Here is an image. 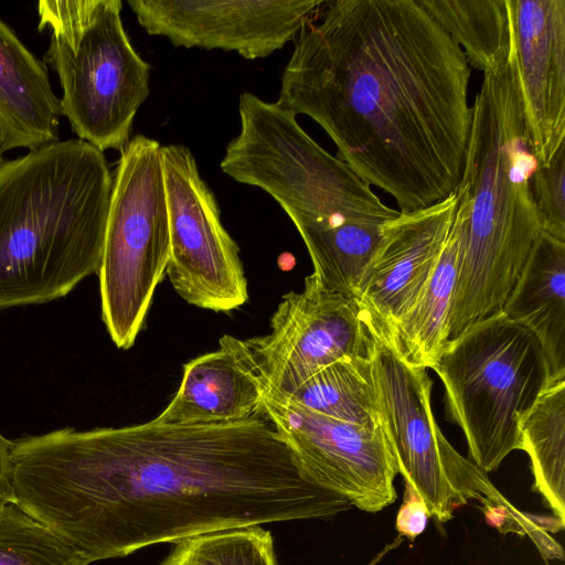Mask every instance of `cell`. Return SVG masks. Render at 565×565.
Wrapping results in <instances>:
<instances>
[{
  "label": "cell",
  "mask_w": 565,
  "mask_h": 565,
  "mask_svg": "<svg viewBox=\"0 0 565 565\" xmlns=\"http://www.w3.org/2000/svg\"><path fill=\"white\" fill-rule=\"evenodd\" d=\"M14 503L88 563L352 508L259 411L239 422L63 428L12 441Z\"/></svg>",
  "instance_id": "1"
},
{
  "label": "cell",
  "mask_w": 565,
  "mask_h": 565,
  "mask_svg": "<svg viewBox=\"0 0 565 565\" xmlns=\"http://www.w3.org/2000/svg\"><path fill=\"white\" fill-rule=\"evenodd\" d=\"M302 25L278 100L313 119L338 158L399 212L458 184L470 126V66L419 0H334Z\"/></svg>",
  "instance_id": "2"
},
{
  "label": "cell",
  "mask_w": 565,
  "mask_h": 565,
  "mask_svg": "<svg viewBox=\"0 0 565 565\" xmlns=\"http://www.w3.org/2000/svg\"><path fill=\"white\" fill-rule=\"evenodd\" d=\"M524 118L514 46L483 74L471 107L454 191L459 260L449 338L501 311L541 234L532 190L537 169Z\"/></svg>",
  "instance_id": "3"
},
{
  "label": "cell",
  "mask_w": 565,
  "mask_h": 565,
  "mask_svg": "<svg viewBox=\"0 0 565 565\" xmlns=\"http://www.w3.org/2000/svg\"><path fill=\"white\" fill-rule=\"evenodd\" d=\"M238 114L241 129L225 149L221 170L274 198L299 232L320 284L354 296L382 225L399 211L277 103L245 92Z\"/></svg>",
  "instance_id": "4"
},
{
  "label": "cell",
  "mask_w": 565,
  "mask_h": 565,
  "mask_svg": "<svg viewBox=\"0 0 565 565\" xmlns=\"http://www.w3.org/2000/svg\"><path fill=\"white\" fill-rule=\"evenodd\" d=\"M111 188L104 152L78 138L0 164V311L65 297L98 273Z\"/></svg>",
  "instance_id": "5"
},
{
  "label": "cell",
  "mask_w": 565,
  "mask_h": 565,
  "mask_svg": "<svg viewBox=\"0 0 565 565\" xmlns=\"http://www.w3.org/2000/svg\"><path fill=\"white\" fill-rule=\"evenodd\" d=\"M120 0H42L39 25L50 32L44 60L62 87V116L100 151L121 150L149 95L150 65L124 29Z\"/></svg>",
  "instance_id": "6"
},
{
  "label": "cell",
  "mask_w": 565,
  "mask_h": 565,
  "mask_svg": "<svg viewBox=\"0 0 565 565\" xmlns=\"http://www.w3.org/2000/svg\"><path fill=\"white\" fill-rule=\"evenodd\" d=\"M431 370L470 460L487 473L497 470L520 450V424L551 380L540 341L498 312L449 340Z\"/></svg>",
  "instance_id": "7"
},
{
  "label": "cell",
  "mask_w": 565,
  "mask_h": 565,
  "mask_svg": "<svg viewBox=\"0 0 565 565\" xmlns=\"http://www.w3.org/2000/svg\"><path fill=\"white\" fill-rule=\"evenodd\" d=\"M162 146L137 135L113 177L100 266L102 318L119 349L134 345L170 258Z\"/></svg>",
  "instance_id": "8"
},
{
  "label": "cell",
  "mask_w": 565,
  "mask_h": 565,
  "mask_svg": "<svg viewBox=\"0 0 565 565\" xmlns=\"http://www.w3.org/2000/svg\"><path fill=\"white\" fill-rule=\"evenodd\" d=\"M366 318V317H365ZM370 370L380 422L404 482L424 500L439 523L471 500L486 512L514 507L470 459L460 455L436 424L433 382L427 369L404 361L384 331L370 321Z\"/></svg>",
  "instance_id": "9"
},
{
  "label": "cell",
  "mask_w": 565,
  "mask_h": 565,
  "mask_svg": "<svg viewBox=\"0 0 565 565\" xmlns=\"http://www.w3.org/2000/svg\"><path fill=\"white\" fill-rule=\"evenodd\" d=\"M169 217L167 275L188 303L232 311L248 298L239 249L221 222L216 198L202 179L191 150L161 148Z\"/></svg>",
  "instance_id": "10"
},
{
  "label": "cell",
  "mask_w": 565,
  "mask_h": 565,
  "mask_svg": "<svg viewBox=\"0 0 565 565\" xmlns=\"http://www.w3.org/2000/svg\"><path fill=\"white\" fill-rule=\"evenodd\" d=\"M371 333L356 298L324 288L313 274L289 291L270 318V332L243 340L265 394L284 398L327 365L369 358Z\"/></svg>",
  "instance_id": "11"
},
{
  "label": "cell",
  "mask_w": 565,
  "mask_h": 565,
  "mask_svg": "<svg viewBox=\"0 0 565 565\" xmlns=\"http://www.w3.org/2000/svg\"><path fill=\"white\" fill-rule=\"evenodd\" d=\"M260 411L319 484L365 512L394 503L398 467L381 423L350 424L266 394Z\"/></svg>",
  "instance_id": "12"
},
{
  "label": "cell",
  "mask_w": 565,
  "mask_h": 565,
  "mask_svg": "<svg viewBox=\"0 0 565 565\" xmlns=\"http://www.w3.org/2000/svg\"><path fill=\"white\" fill-rule=\"evenodd\" d=\"M142 29L174 46L263 58L295 41L323 0H128Z\"/></svg>",
  "instance_id": "13"
},
{
  "label": "cell",
  "mask_w": 565,
  "mask_h": 565,
  "mask_svg": "<svg viewBox=\"0 0 565 565\" xmlns=\"http://www.w3.org/2000/svg\"><path fill=\"white\" fill-rule=\"evenodd\" d=\"M456 204L452 192L426 207L399 212L382 225L354 295L374 324L387 330L415 305L447 242Z\"/></svg>",
  "instance_id": "14"
},
{
  "label": "cell",
  "mask_w": 565,
  "mask_h": 565,
  "mask_svg": "<svg viewBox=\"0 0 565 565\" xmlns=\"http://www.w3.org/2000/svg\"><path fill=\"white\" fill-rule=\"evenodd\" d=\"M524 118L539 164L565 145V0H509Z\"/></svg>",
  "instance_id": "15"
},
{
  "label": "cell",
  "mask_w": 565,
  "mask_h": 565,
  "mask_svg": "<svg viewBox=\"0 0 565 565\" xmlns=\"http://www.w3.org/2000/svg\"><path fill=\"white\" fill-rule=\"evenodd\" d=\"M218 345V350L184 364L178 391L154 422L225 424L244 420L259 411L265 386L243 340L225 334Z\"/></svg>",
  "instance_id": "16"
},
{
  "label": "cell",
  "mask_w": 565,
  "mask_h": 565,
  "mask_svg": "<svg viewBox=\"0 0 565 565\" xmlns=\"http://www.w3.org/2000/svg\"><path fill=\"white\" fill-rule=\"evenodd\" d=\"M61 117L45 63L0 19V156L58 141Z\"/></svg>",
  "instance_id": "17"
},
{
  "label": "cell",
  "mask_w": 565,
  "mask_h": 565,
  "mask_svg": "<svg viewBox=\"0 0 565 565\" xmlns=\"http://www.w3.org/2000/svg\"><path fill=\"white\" fill-rule=\"evenodd\" d=\"M500 312L537 338L551 379L565 377V243L537 236Z\"/></svg>",
  "instance_id": "18"
},
{
  "label": "cell",
  "mask_w": 565,
  "mask_h": 565,
  "mask_svg": "<svg viewBox=\"0 0 565 565\" xmlns=\"http://www.w3.org/2000/svg\"><path fill=\"white\" fill-rule=\"evenodd\" d=\"M458 260L459 235L452 221L435 269L415 305L390 329L381 328L395 351L413 366L431 369L448 342Z\"/></svg>",
  "instance_id": "19"
},
{
  "label": "cell",
  "mask_w": 565,
  "mask_h": 565,
  "mask_svg": "<svg viewBox=\"0 0 565 565\" xmlns=\"http://www.w3.org/2000/svg\"><path fill=\"white\" fill-rule=\"evenodd\" d=\"M520 450L527 454L533 489L565 523V377H553L520 424Z\"/></svg>",
  "instance_id": "20"
},
{
  "label": "cell",
  "mask_w": 565,
  "mask_h": 565,
  "mask_svg": "<svg viewBox=\"0 0 565 565\" xmlns=\"http://www.w3.org/2000/svg\"><path fill=\"white\" fill-rule=\"evenodd\" d=\"M461 49L469 66L483 74L505 64L513 30L509 0H419Z\"/></svg>",
  "instance_id": "21"
},
{
  "label": "cell",
  "mask_w": 565,
  "mask_h": 565,
  "mask_svg": "<svg viewBox=\"0 0 565 565\" xmlns=\"http://www.w3.org/2000/svg\"><path fill=\"white\" fill-rule=\"evenodd\" d=\"M280 399L350 424L369 426L381 423L370 358L338 360L319 370L290 395Z\"/></svg>",
  "instance_id": "22"
},
{
  "label": "cell",
  "mask_w": 565,
  "mask_h": 565,
  "mask_svg": "<svg viewBox=\"0 0 565 565\" xmlns=\"http://www.w3.org/2000/svg\"><path fill=\"white\" fill-rule=\"evenodd\" d=\"M160 565H277L270 532L262 526L212 532L175 543Z\"/></svg>",
  "instance_id": "23"
},
{
  "label": "cell",
  "mask_w": 565,
  "mask_h": 565,
  "mask_svg": "<svg viewBox=\"0 0 565 565\" xmlns=\"http://www.w3.org/2000/svg\"><path fill=\"white\" fill-rule=\"evenodd\" d=\"M0 565H88L83 556L15 503L0 508Z\"/></svg>",
  "instance_id": "24"
},
{
  "label": "cell",
  "mask_w": 565,
  "mask_h": 565,
  "mask_svg": "<svg viewBox=\"0 0 565 565\" xmlns=\"http://www.w3.org/2000/svg\"><path fill=\"white\" fill-rule=\"evenodd\" d=\"M532 190L541 233L565 243V145L551 163L537 166Z\"/></svg>",
  "instance_id": "25"
},
{
  "label": "cell",
  "mask_w": 565,
  "mask_h": 565,
  "mask_svg": "<svg viewBox=\"0 0 565 565\" xmlns=\"http://www.w3.org/2000/svg\"><path fill=\"white\" fill-rule=\"evenodd\" d=\"M404 486L403 503L396 515L395 527L401 536L414 541L425 531L430 516L418 492L407 482Z\"/></svg>",
  "instance_id": "26"
},
{
  "label": "cell",
  "mask_w": 565,
  "mask_h": 565,
  "mask_svg": "<svg viewBox=\"0 0 565 565\" xmlns=\"http://www.w3.org/2000/svg\"><path fill=\"white\" fill-rule=\"evenodd\" d=\"M11 448L12 440L6 438L0 431V508L14 503L11 482Z\"/></svg>",
  "instance_id": "27"
},
{
  "label": "cell",
  "mask_w": 565,
  "mask_h": 565,
  "mask_svg": "<svg viewBox=\"0 0 565 565\" xmlns=\"http://www.w3.org/2000/svg\"><path fill=\"white\" fill-rule=\"evenodd\" d=\"M4 160L2 159V156H0V164L3 162Z\"/></svg>",
  "instance_id": "28"
}]
</instances>
